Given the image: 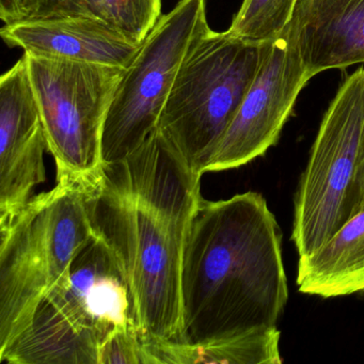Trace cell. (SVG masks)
<instances>
[{"label": "cell", "mask_w": 364, "mask_h": 364, "mask_svg": "<svg viewBox=\"0 0 364 364\" xmlns=\"http://www.w3.org/2000/svg\"><path fill=\"white\" fill-rule=\"evenodd\" d=\"M199 176L157 133L87 180L95 235L116 259L144 340L178 341L187 234L203 198Z\"/></svg>", "instance_id": "1"}, {"label": "cell", "mask_w": 364, "mask_h": 364, "mask_svg": "<svg viewBox=\"0 0 364 364\" xmlns=\"http://www.w3.org/2000/svg\"><path fill=\"white\" fill-rule=\"evenodd\" d=\"M289 300L282 232L265 198L202 199L187 234L182 321L174 342L196 344L277 327Z\"/></svg>", "instance_id": "2"}, {"label": "cell", "mask_w": 364, "mask_h": 364, "mask_svg": "<svg viewBox=\"0 0 364 364\" xmlns=\"http://www.w3.org/2000/svg\"><path fill=\"white\" fill-rule=\"evenodd\" d=\"M87 180L63 178L0 220V350L33 321L95 236Z\"/></svg>", "instance_id": "3"}, {"label": "cell", "mask_w": 364, "mask_h": 364, "mask_svg": "<svg viewBox=\"0 0 364 364\" xmlns=\"http://www.w3.org/2000/svg\"><path fill=\"white\" fill-rule=\"evenodd\" d=\"M133 325L129 287L114 255L95 235L40 302L28 327L0 350V361L97 364L100 345Z\"/></svg>", "instance_id": "4"}, {"label": "cell", "mask_w": 364, "mask_h": 364, "mask_svg": "<svg viewBox=\"0 0 364 364\" xmlns=\"http://www.w3.org/2000/svg\"><path fill=\"white\" fill-rule=\"evenodd\" d=\"M265 46L210 31L181 67L156 132L199 178L240 109Z\"/></svg>", "instance_id": "5"}, {"label": "cell", "mask_w": 364, "mask_h": 364, "mask_svg": "<svg viewBox=\"0 0 364 364\" xmlns=\"http://www.w3.org/2000/svg\"><path fill=\"white\" fill-rule=\"evenodd\" d=\"M364 210V67L338 89L298 184L291 242L304 257Z\"/></svg>", "instance_id": "6"}, {"label": "cell", "mask_w": 364, "mask_h": 364, "mask_svg": "<svg viewBox=\"0 0 364 364\" xmlns=\"http://www.w3.org/2000/svg\"><path fill=\"white\" fill-rule=\"evenodd\" d=\"M210 31L206 0H180L159 18L114 91L102 132V165L123 161L156 129L181 67Z\"/></svg>", "instance_id": "7"}, {"label": "cell", "mask_w": 364, "mask_h": 364, "mask_svg": "<svg viewBox=\"0 0 364 364\" xmlns=\"http://www.w3.org/2000/svg\"><path fill=\"white\" fill-rule=\"evenodd\" d=\"M57 180L90 178L102 167V132L125 69L24 54Z\"/></svg>", "instance_id": "8"}, {"label": "cell", "mask_w": 364, "mask_h": 364, "mask_svg": "<svg viewBox=\"0 0 364 364\" xmlns=\"http://www.w3.org/2000/svg\"><path fill=\"white\" fill-rule=\"evenodd\" d=\"M289 24L266 42L257 75L221 139L208 172L242 167L278 142L298 95L311 80Z\"/></svg>", "instance_id": "9"}, {"label": "cell", "mask_w": 364, "mask_h": 364, "mask_svg": "<svg viewBox=\"0 0 364 364\" xmlns=\"http://www.w3.org/2000/svg\"><path fill=\"white\" fill-rule=\"evenodd\" d=\"M7 46L41 58L63 59L127 69L140 46L92 16L24 20L0 31Z\"/></svg>", "instance_id": "10"}, {"label": "cell", "mask_w": 364, "mask_h": 364, "mask_svg": "<svg viewBox=\"0 0 364 364\" xmlns=\"http://www.w3.org/2000/svg\"><path fill=\"white\" fill-rule=\"evenodd\" d=\"M289 24L311 77L364 63V0H297Z\"/></svg>", "instance_id": "11"}, {"label": "cell", "mask_w": 364, "mask_h": 364, "mask_svg": "<svg viewBox=\"0 0 364 364\" xmlns=\"http://www.w3.org/2000/svg\"><path fill=\"white\" fill-rule=\"evenodd\" d=\"M297 284L300 293L321 298L364 293V210L321 248L299 257Z\"/></svg>", "instance_id": "12"}, {"label": "cell", "mask_w": 364, "mask_h": 364, "mask_svg": "<svg viewBox=\"0 0 364 364\" xmlns=\"http://www.w3.org/2000/svg\"><path fill=\"white\" fill-rule=\"evenodd\" d=\"M280 336L272 327L196 344L142 340L154 364H280Z\"/></svg>", "instance_id": "13"}, {"label": "cell", "mask_w": 364, "mask_h": 364, "mask_svg": "<svg viewBox=\"0 0 364 364\" xmlns=\"http://www.w3.org/2000/svg\"><path fill=\"white\" fill-rule=\"evenodd\" d=\"M92 18L109 24L141 46L161 18V0H85Z\"/></svg>", "instance_id": "14"}, {"label": "cell", "mask_w": 364, "mask_h": 364, "mask_svg": "<svg viewBox=\"0 0 364 364\" xmlns=\"http://www.w3.org/2000/svg\"><path fill=\"white\" fill-rule=\"evenodd\" d=\"M296 1L297 0H242L227 31L230 35L249 41H272L291 22Z\"/></svg>", "instance_id": "15"}, {"label": "cell", "mask_w": 364, "mask_h": 364, "mask_svg": "<svg viewBox=\"0 0 364 364\" xmlns=\"http://www.w3.org/2000/svg\"><path fill=\"white\" fill-rule=\"evenodd\" d=\"M154 364L135 325L112 332L97 350V364Z\"/></svg>", "instance_id": "16"}, {"label": "cell", "mask_w": 364, "mask_h": 364, "mask_svg": "<svg viewBox=\"0 0 364 364\" xmlns=\"http://www.w3.org/2000/svg\"><path fill=\"white\" fill-rule=\"evenodd\" d=\"M28 18L91 16L85 0H28Z\"/></svg>", "instance_id": "17"}, {"label": "cell", "mask_w": 364, "mask_h": 364, "mask_svg": "<svg viewBox=\"0 0 364 364\" xmlns=\"http://www.w3.org/2000/svg\"><path fill=\"white\" fill-rule=\"evenodd\" d=\"M28 0H0V18L7 24L28 18Z\"/></svg>", "instance_id": "18"}]
</instances>
